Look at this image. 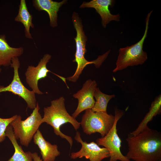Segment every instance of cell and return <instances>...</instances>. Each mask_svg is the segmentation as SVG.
Segmentation results:
<instances>
[{
    "mask_svg": "<svg viewBox=\"0 0 161 161\" xmlns=\"http://www.w3.org/2000/svg\"><path fill=\"white\" fill-rule=\"evenodd\" d=\"M128 151L125 155L134 161L161 160V134L148 126L135 135L129 134L126 139Z\"/></svg>",
    "mask_w": 161,
    "mask_h": 161,
    "instance_id": "obj_1",
    "label": "cell"
},
{
    "mask_svg": "<svg viewBox=\"0 0 161 161\" xmlns=\"http://www.w3.org/2000/svg\"><path fill=\"white\" fill-rule=\"evenodd\" d=\"M43 111L42 123H46L52 126L55 134L66 140L71 148L73 143L72 137L62 132L60 130V127L63 124L69 123L77 130L80 128V123L67 112L65 106L64 97L61 96L51 101L50 105L44 107Z\"/></svg>",
    "mask_w": 161,
    "mask_h": 161,
    "instance_id": "obj_2",
    "label": "cell"
},
{
    "mask_svg": "<svg viewBox=\"0 0 161 161\" xmlns=\"http://www.w3.org/2000/svg\"><path fill=\"white\" fill-rule=\"evenodd\" d=\"M74 27L76 31V36L74 39L76 43V50L75 58L73 60L77 64V67L75 72L72 76L67 77L66 80L73 83L78 79L83 69L88 65L93 64L97 68L99 67L106 59L110 53L108 51L102 55L99 56L95 60L89 61L87 60L84 56L86 52V45L87 38L83 30L80 18L76 13L74 12L72 17Z\"/></svg>",
    "mask_w": 161,
    "mask_h": 161,
    "instance_id": "obj_3",
    "label": "cell"
},
{
    "mask_svg": "<svg viewBox=\"0 0 161 161\" xmlns=\"http://www.w3.org/2000/svg\"><path fill=\"white\" fill-rule=\"evenodd\" d=\"M152 10L147 14L145 19V27L141 39L136 43L130 46L121 48L119 50V55L113 72L125 69L129 66L141 65L148 58L146 52L143 50L144 41L147 37L149 21Z\"/></svg>",
    "mask_w": 161,
    "mask_h": 161,
    "instance_id": "obj_4",
    "label": "cell"
},
{
    "mask_svg": "<svg viewBox=\"0 0 161 161\" xmlns=\"http://www.w3.org/2000/svg\"><path fill=\"white\" fill-rule=\"evenodd\" d=\"M40 107L37 102L30 116L22 120L20 115H17L16 118L10 123L13 128L16 139H19L21 144L27 147L35 134L42 123V117L39 111Z\"/></svg>",
    "mask_w": 161,
    "mask_h": 161,
    "instance_id": "obj_5",
    "label": "cell"
},
{
    "mask_svg": "<svg viewBox=\"0 0 161 161\" xmlns=\"http://www.w3.org/2000/svg\"><path fill=\"white\" fill-rule=\"evenodd\" d=\"M115 119V116L107 112H95L88 109L85 110L80 123L85 134L90 135L98 132L103 137L112 128Z\"/></svg>",
    "mask_w": 161,
    "mask_h": 161,
    "instance_id": "obj_6",
    "label": "cell"
},
{
    "mask_svg": "<svg viewBox=\"0 0 161 161\" xmlns=\"http://www.w3.org/2000/svg\"><path fill=\"white\" fill-rule=\"evenodd\" d=\"M124 114V112L117 109H115V121L112 128L105 136L96 140L97 145L103 146L109 151V159L108 161H131L120 151L122 141L117 133V123Z\"/></svg>",
    "mask_w": 161,
    "mask_h": 161,
    "instance_id": "obj_7",
    "label": "cell"
},
{
    "mask_svg": "<svg viewBox=\"0 0 161 161\" xmlns=\"http://www.w3.org/2000/svg\"><path fill=\"white\" fill-rule=\"evenodd\" d=\"M10 67L13 69L14 75L11 83L5 87L0 85V95L2 92H8L18 95L26 102L27 108L33 109L37 103L35 93L27 88L21 82L19 77L18 69L20 63L18 57L13 58Z\"/></svg>",
    "mask_w": 161,
    "mask_h": 161,
    "instance_id": "obj_8",
    "label": "cell"
},
{
    "mask_svg": "<svg viewBox=\"0 0 161 161\" xmlns=\"http://www.w3.org/2000/svg\"><path fill=\"white\" fill-rule=\"evenodd\" d=\"M74 139L81 144V147L78 151L71 153V159L74 160L85 157L89 161H101L109 157V152L106 148L100 147L93 141L88 143L83 141L78 131H76Z\"/></svg>",
    "mask_w": 161,
    "mask_h": 161,
    "instance_id": "obj_9",
    "label": "cell"
},
{
    "mask_svg": "<svg viewBox=\"0 0 161 161\" xmlns=\"http://www.w3.org/2000/svg\"><path fill=\"white\" fill-rule=\"evenodd\" d=\"M51 58L50 55L44 54L36 66H29L25 72L26 83L35 94L38 95L43 94L38 88V81L40 79L46 77L48 72H50L53 73L47 67V64Z\"/></svg>",
    "mask_w": 161,
    "mask_h": 161,
    "instance_id": "obj_10",
    "label": "cell"
},
{
    "mask_svg": "<svg viewBox=\"0 0 161 161\" xmlns=\"http://www.w3.org/2000/svg\"><path fill=\"white\" fill-rule=\"evenodd\" d=\"M97 87L96 81L89 79L83 83L80 89L73 95V97L78 101L77 108L72 114L74 118L75 119L83 111L93 107L95 103L94 94Z\"/></svg>",
    "mask_w": 161,
    "mask_h": 161,
    "instance_id": "obj_11",
    "label": "cell"
},
{
    "mask_svg": "<svg viewBox=\"0 0 161 161\" xmlns=\"http://www.w3.org/2000/svg\"><path fill=\"white\" fill-rule=\"evenodd\" d=\"M114 1L112 0H92L88 2H83L80 7L95 8L101 17L102 26L106 28V25L111 21H120V14L113 15L109 9V7L112 6Z\"/></svg>",
    "mask_w": 161,
    "mask_h": 161,
    "instance_id": "obj_12",
    "label": "cell"
},
{
    "mask_svg": "<svg viewBox=\"0 0 161 161\" xmlns=\"http://www.w3.org/2000/svg\"><path fill=\"white\" fill-rule=\"evenodd\" d=\"M33 138L34 144L38 146L40 150L43 161H55L56 158L60 155L57 145L52 144L46 141L39 129Z\"/></svg>",
    "mask_w": 161,
    "mask_h": 161,
    "instance_id": "obj_13",
    "label": "cell"
},
{
    "mask_svg": "<svg viewBox=\"0 0 161 161\" xmlns=\"http://www.w3.org/2000/svg\"><path fill=\"white\" fill-rule=\"evenodd\" d=\"M66 1L63 0L58 2L51 0H33L32 2L33 6L37 10H44L47 12L50 19V25L54 27L58 25V12L60 7Z\"/></svg>",
    "mask_w": 161,
    "mask_h": 161,
    "instance_id": "obj_14",
    "label": "cell"
},
{
    "mask_svg": "<svg viewBox=\"0 0 161 161\" xmlns=\"http://www.w3.org/2000/svg\"><path fill=\"white\" fill-rule=\"evenodd\" d=\"M23 52L22 47L14 48L10 46L6 39L5 35H0V66H10L12 59L21 56Z\"/></svg>",
    "mask_w": 161,
    "mask_h": 161,
    "instance_id": "obj_15",
    "label": "cell"
},
{
    "mask_svg": "<svg viewBox=\"0 0 161 161\" xmlns=\"http://www.w3.org/2000/svg\"><path fill=\"white\" fill-rule=\"evenodd\" d=\"M5 134L11 142L15 149L13 154L7 161H32V153L29 151L24 152L21 146L18 145L10 124L6 129Z\"/></svg>",
    "mask_w": 161,
    "mask_h": 161,
    "instance_id": "obj_16",
    "label": "cell"
},
{
    "mask_svg": "<svg viewBox=\"0 0 161 161\" xmlns=\"http://www.w3.org/2000/svg\"><path fill=\"white\" fill-rule=\"evenodd\" d=\"M161 96V95H160L155 98L151 104L149 112L146 114L136 129L130 133V135H135L142 132L148 126V123L151 121L154 117L160 113Z\"/></svg>",
    "mask_w": 161,
    "mask_h": 161,
    "instance_id": "obj_17",
    "label": "cell"
},
{
    "mask_svg": "<svg viewBox=\"0 0 161 161\" xmlns=\"http://www.w3.org/2000/svg\"><path fill=\"white\" fill-rule=\"evenodd\" d=\"M18 13L15 18V21L21 23L24 27V33L26 37L32 39L30 32V27L33 28L34 25L32 21V16L29 12L25 0H21Z\"/></svg>",
    "mask_w": 161,
    "mask_h": 161,
    "instance_id": "obj_18",
    "label": "cell"
},
{
    "mask_svg": "<svg viewBox=\"0 0 161 161\" xmlns=\"http://www.w3.org/2000/svg\"><path fill=\"white\" fill-rule=\"evenodd\" d=\"M115 97L114 94L109 95L103 93L98 87H97L94 94L96 101L91 109L95 112H107V107L109 101Z\"/></svg>",
    "mask_w": 161,
    "mask_h": 161,
    "instance_id": "obj_19",
    "label": "cell"
},
{
    "mask_svg": "<svg viewBox=\"0 0 161 161\" xmlns=\"http://www.w3.org/2000/svg\"><path fill=\"white\" fill-rule=\"evenodd\" d=\"M17 115L7 118L0 117V143L5 139V131L7 126L16 118Z\"/></svg>",
    "mask_w": 161,
    "mask_h": 161,
    "instance_id": "obj_20",
    "label": "cell"
},
{
    "mask_svg": "<svg viewBox=\"0 0 161 161\" xmlns=\"http://www.w3.org/2000/svg\"><path fill=\"white\" fill-rule=\"evenodd\" d=\"M32 155L33 161H42V160L41 159L37 153L35 152L32 153Z\"/></svg>",
    "mask_w": 161,
    "mask_h": 161,
    "instance_id": "obj_21",
    "label": "cell"
},
{
    "mask_svg": "<svg viewBox=\"0 0 161 161\" xmlns=\"http://www.w3.org/2000/svg\"><path fill=\"white\" fill-rule=\"evenodd\" d=\"M1 69L0 68V73L1 72Z\"/></svg>",
    "mask_w": 161,
    "mask_h": 161,
    "instance_id": "obj_22",
    "label": "cell"
},
{
    "mask_svg": "<svg viewBox=\"0 0 161 161\" xmlns=\"http://www.w3.org/2000/svg\"><path fill=\"white\" fill-rule=\"evenodd\" d=\"M159 161H161V160H160Z\"/></svg>",
    "mask_w": 161,
    "mask_h": 161,
    "instance_id": "obj_23",
    "label": "cell"
}]
</instances>
